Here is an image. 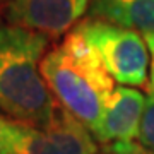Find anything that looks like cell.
<instances>
[{
	"label": "cell",
	"instance_id": "1",
	"mask_svg": "<svg viewBox=\"0 0 154 154\" xmlns=\"http://www.w3.org/2000/svg\"><path fill=\"white\" fill-rule=\"evenodd\" d=\"M41 72L57 103L82 122L96 137L108 98L116 86L77 26L46 51Z\"/></svg>",
	"mask_w": 154,
	"mask_h": 154
},
{
	"label": "cell",
	"instance_id": "5",
	"mask_svg": "<svg viewBox=\"0 0 154 154\" xmlns=\"http://www.w3.org/2000/svg\"><path fill=\"white\" fill-rule=\"evenodd\" d=\"M91 0H12L7 21L57 39L74 29L88 14Z\"/></svg>",
	"mask_w": 154,
	"mask_h": 154
},
{
	"label": "cell",
	"instance_id": "9",
	"mask_svg": "<svg viewBox=\"0 0 154 154\" xmlns=\"http://www.w3.org/2000/svg\"><path fill=\"white\" fill-rule=\"evenodd\" d=\"M139 140L142 146L154 151V96L151 94L146 101V110H144L140 130H139Z\"/></svg>",
	"mask_w": 154,
	"mask_h": 154
},
{
	"label": "cell",
	"instance_id": "12",
	"mask_svg": "<svg viewBox=\"0 0 154 154\" xmlns=\"http://www.w3.org/2000/svg\"><path fill=\"white\" fill-rule=\"evenodd\" d=\"M12 0H0V24H2V16H5L7 14V9L11 5Z\"/></svg>",
	"mask_w": 154,
	"mask_h": 154
},
{
	"label": "cell",
	"instance_id": "11",
	"mask_svg": "<svg viewBox=\"0 0 154 154\" xmlns=\"http://www.w3.org/2000/svg\"><path fill=\"white\" fill-rule=\"evenodd\" d=\"M144 39L147 43L149 48V55H151V72H149V94L154 96V33L144 34Z\"/></svg>",
	"mask_w": 154,
	"mask_h": 154
},
{
	"label": "cell",
	"instance_id": "10",
	"mask_svg": "<svg viewBox=\"0 0 154 154\" xmlns=\"http://www.w3.org/2000/svg\"><path fill=\"white\" fill-rule=\"evenodd\" d=\"M103 154H154V151L135 142H115L108 144Z\"/></svg>",
	"mask_w": 154,
	"mask_h": 154
},
{
	"label": "cell",
	"instance_id": "8",
	"mask_svg": "<svg viewBox=\"0 0 154 154\" xmlns=\"http://www.w3.org/2000/svg\"><path fill=\"white\" fill-rule=\"evenodd\" d=\"M21 135V122L0 113V154H16Z\"/></svg>",
	"mask_w": 154,
	"mask_h": 154
},
{
	"label": "cell",
	"instance_id": "4",
	"mask_svg": "<svg viewBox=\"0 0 154 154\" xmlns=\"http://www.w3.org/2000/svg\"><path fill=\"white\" fill-rule=\"evenodd\" d=\"M94 139L82 122L60 106L45 127L21 123L16 154H98Z\"/></svg>",
	"mask_w": 154,
	"mask_h": 154
},
{
	"label": "cell",
	"instance_id": "3",
	"mask_svg": "<svg viewBox=\"0 0 154 154\" xmlns=\"http://www.w3.org/2000/svg\"><path fill=\"white\" fill-rule=\"evenodd\" d=\"M77 28L93 45L115 82L128 88L147 82L151 55L144 34L91 17L81 21Z\"/></svg>",
	"mask_w": 154,
	"mask_h": 154
},
{
	"label": "cell",
	"instance_id": "7",
	"mask_svg": "<svg viewBox=\"0 0 154 154\" xmlns=\"http://www.w3.org/2000/svg\"><path fill=\"white\" fill-rule=\"evenodd\" d=\"M88 16L142 34L154 33V0H91Z\"/></svg>",
	"mask_w": 154,
	"mask_h": 154
},
{
	"label": "cell",
	"instance_id": "2",
	"mask_svg": "<svg viewBox=\"0 0 154 154\" xmlns=\"http://www.w3.org/2000/svg\"><path fill=\"white\" fill-rule=\"evenodd\" d=\"M48 43L43 33L0 24V111L26 125L45 127L60 108L41 72Z\"/></svg>",
	"mask_w": 154,
	"mask_h": 154
},
{
	"label": "cell",
	"instance_id": "6",
	"mask_svg": "<svg viewBox=\"0 0 154 154\" xmlns=\"http://www.w3.org/2000/svg\"><path fill=\"white\" fill-rule=\"evenodd\" d=\"M147 98L135 88L116 86L105 106L103 120L96 135L99 142H134L139 137Z\"/></svg>",
	"mask_w": 154,
	"mask_h": 154
}]
</instances>
